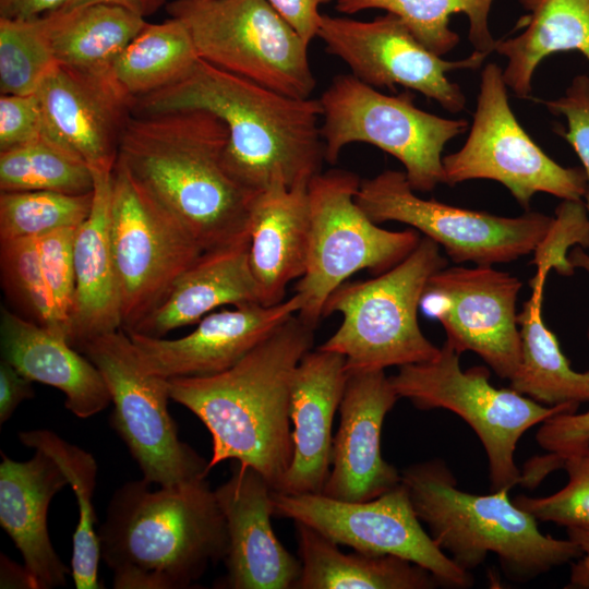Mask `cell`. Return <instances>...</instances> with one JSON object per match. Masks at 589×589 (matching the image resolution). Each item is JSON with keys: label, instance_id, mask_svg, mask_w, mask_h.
<instances>
[{"label": "cell", "instance_id": "cell-16", "mask_svg": "<svg viewBox=\"0 0 589 589\" xmlns=\"http://www.w3.org/2000/svg\"><path fill=\"white\" fill-rule=\"evenodd\" d=\"M317 37L325 50L345 62L363 83L375 88L402 86L453 113L465 109L466 96L447 74L479 69L490 55L473 50L465 59L445 60L392 13L371 21L322 14Z\"/></svg>", "mask_w": 589, "mask_h": 589}, {"label": "cell", "instance_id": "cell-40", "mask_svg": "<svg viewBox=\"0 0 589 589\" xmlns=\"http://www.w3.org/2000/svg\"><path fill=\"white\" fill-rule=\"evenodd\" d=\"M589 249V215L582 201L563 202L556 207L553 221L534 252L537 272L531 281H545L551 269L572 276L575 267L568 259L570 247Z\"/></svg>", "mask_w": 589, "mask_h": 589}, {"label": "cell", "instance_id": "cell-34", "mask_svg": "<svg viewBox=\"0 0 589 589\" xmlns=\"http://www.w3.org/2000/svg\"><path fill=\"white\" fill-rule=\"evenodd\" d=\"M494 0H337L335 9L342 14L377 9L399 17L412 35L428 49L443 57L459 43L449 26L450 16L464 14L469 24L468 38L474 50L491 53L496 40L490 28Z\"/></svg>", "mask_w": 589, "mask_h": 589}, {"label": "cell", "instance_id": "cell-25", "mask_svg": "<svg viewBox=\"0 0 589 589\" xmlns=\"http://www.w3.org/2000/svg\"><path fill=\"white\" fill-rule=\"evenodd\" d=\"M93 204L73 241L74 304L69 344L80 349L89 339L122 328L121 297L110 239L112 170L92 169Z\"/></svg>", "mask_w": 589, "mask_h": 589}, {"label": "cell", "instance_id": "cell-30", "mask_svg": "<svg viewBox=\"0 0 589 589\" xmlns=\"http://www.w3.org/2000/svg\"><path fill=\"white\" fill-rule=\"evenodd\" d=\"M531 287V297L517 314L520 360L509 387L549 407L589 402V371L572 369L556 336L546 327L542 316L544 283Z\"/></svg>", "mask_w": 589, "mask_h": 589}, {"label": "cell", "instance_id": "cell-20", "mask_svg": "<svg viewBox=\"0 0 589 589\" xmlns=\"http://www.w3.org/2000/svg\"><path fill=\"white\" fill-rule=\"evenodd\" d=\"M273 491L259 471L238 460L214 490L228 538L221 588L294 589L301 563L273 530Z\"/></svg>", "mask_w": 589, "mask_h": 589}, {"label": "cell", "instance_id": "cell-46", "mask_svg": "<svg viewBox=\"0 0 589 589\" xmlns=\"http://www.w3.org/2000/svg\"><path fill=\"white\" fill-rule=\"evenodd\" d=\"M34 397L33 382L8 361L0 362V424L5 423L20 404Z\"/></svg>", "mask_w": 589, "mask_h": 589}, {"label": "cell", "instance_id": "cell-42", "mask_svg": "<svg viewBox=\"0 0 589 589\" xmlns=\"http://www.w3.org/2000/svg\"><path fill=\"white\" fill-rule=\"evenodd\" d=\"M536 440L549 454L531 461L534 469L546 477L563 467L566 456L589 448V410L582 413L562 412L546 419L541 423Z\"/></svg>", "mask_w": 589, "mask_h": 589}, {"label": "cell", "instance_id": "cell-35", "mask_svg": "<svg viewBox=\"0 0 589 589\" xmlns=\"http://www.w3.org/2000/svg\"><path fill=\"white\" fill-rule=\"evenodd\" d=\"M94 176L81 158L46 135L0 152V192L91 193Z\"/></svg>", "mask_w": 589, "mask_h": 589}, {"label": "cell", "instance_id": "cell-37", "mask_svg": "<svg viewBox=\"0 0 589 589\" xmlns=\"http://www.w3.org/2000/svg\"><path fill=\"white\" fill-rule=\"evenodd\" d=\"M56 64L44 15L0 17L1 94H35Z\"/></svg>", "mask_w": 589, "mask_h": 589}, {"label": "cell", "instance_id": "cell-13", "mask_svg": "<svg viewBox=\"0 0 589 589\" xmlns=\"http://www.w3.org/2000/svg\"><path fill=\"white\" fill-rule=\"evenodd\" d=\"M356 202L377 225L398 221L423 233L456 264L493 266L516 261L536 250L553 221L542 213L505 217L424 200L399 170L361 180Z\"/></svg>", "mask_w": 589, "mask_h": 589}, {"label": "cell", "instance_id": "cell-41", "mask_svg": "<svg viewBox=\"0 0 589 589\" xmlns=\"http://www.w3.org/2000/svg\"><path fill=\"white\" fill-rule=\"evenodd\" d=\"M76 228L59 229L37 239L46 284L68 342L75 293L73 241Z\"/></svg>", "mask_w": 589, "mask_h": 589}, {"label": "cell", "instance_id": "cell-1", "mask_svg": "<svg viewBox=\"0 0 589 589\" xmlns=\"http://www.w3.org/2000/svg\"><path fill=\"white\" fill-rule=\"evenodd\" d=\"M207 110L228 129L224 167L256 194L309 184L325 160L318 99L294 98L220 70L201 58L177 83L134 100L133 115Z\"/></svg>", "mask_w": 589, "mask_h": 589}, {"label": "cell", "instance_id": "cell-10", "mask_svg": "<svg viewBox=\"0 0 589 589\" xmlns=\"http://www.w3.org/2000/svg\"><path fill=\"white\" fill-rule=\"evenodd\" d=\"M167 10L187 26L202 60L284 95L311 97L309 45L267 0H173Z\"/></svg>", "mask_w": 589, "mask_h": 589}, {"label": "cell", "instance_id": "cell-27", "mask_svg": "<svg viewBox=\"0 0 589 589\" xmlns=\"http://www.w3.org/2000/svg\"><path fill=\"white\" fill-rule=\"evenodd\" d=\"M243 302H260L249 262V243L204 251L163 302L131 332L164 337L178 327L200 322L220 305Z\"/></svg>", "mask_w": 589, "mask_h": 589}, {"label": "cell", "instance_id": "cell-43", "mask_svg": "<svg viewBox=\"0 0 589 589\" xmlns=\"http://www.w3.org/2000/svg\"><path fill=\"white\" fill-rule=\"evenodd\" d=\"M554 116L564 118L558 134L573 147L587 178L585 206L589 215V76L576 75L565 93L555 99H539Z\"/></svg>", "mask_w": 589, "mask_h": 589}, {"label": "cell", "instance_id": "cell-51", "mask_svg": "<svg viewBox=\"0 0 589 589\" xmlns=\"http://www.w3.org/2000/svg\"><path fill=\"white\" fill-rule=\"evenodd\" d=\"M568 259L575 268H580L589 275V253L580 245H575L568 252ZM587 338L589 341V326L587 332Z\"/></svg>", "mask_w": 589, "mask_h": 589}, {"label": "cell", "instance_id": "cell-19", "mask_svg": "<svg viewBox=\"0 0 589 589\" xmlns=\"http://www.w3.org/2000/svg\"><path fill=\"white\" fill-rule=\"evenodd\" d=\"M300 308L301 299L294 293L275 305L243 302L211 313L177 339L125 332L149 372L167 380L206 376L233 366Z\"/></svg>", "mask_w": 589, "mask_h": 589}, {"label": "cell", "instance_id": "cell-44", "mask_svg": "<svg viewBox=\"0 0 589 589\" xmlns=\"http://www.w3.org/2000/svg\"><path fill=\"white\" fill-rule=\"evenodd\" d=\"M43 134V115L36 93L1 94L0 152L32 142Z\"/></svg>", "mask_w": 589, "mask_h": 589}, {"label": "cell", "instance_id": "cell-48", "mask_svg": "<svg viewBox=\"0 0 589 589\" xmlns=\"http://www.w3.org/2000/svg\"><path fill=\"white\" fill-rule=\"evenodd\" d=\"M568 539L575 542L581 556L572 567L568 588H589V526L566 527Z\"/></svg>", "mask_w": 589, "mask_h": 589}, {"label": "cell", "instance_id": "cell-9", "mask_svg": "<svg viewBox=\"0 0 589 589\" xmlns=\"http://www.w3.org/2000/svg\"><path fill=\"white\" fill-rule=\"evenodd\" d=\"M360 178L332 169L316 175L308 185L310 243L306 268L294 293L301 299L297 315L316 328L329 296L353 274L376 275L396 266L418 245L413 229L392 231L372 221L356 202Z\"/></svg>", "mask_w": 589, "mask_h": 589}, {"label": "cell", "instance_id": "cell-21", "mask_svg": "<svg viewBox=\"0 0 589 589\" xmlns=\"http://www.w3.org/2000/svg\"><path fill=\"white\" fill-rule=\"evenodd\" d=\"M399 396L385 370L348 373L333 437L324 495L349 502L375 498L401 482L381 450L382 426Z\"/></svg>", "mask_w": 589, "mask_h": 589}, {"label": "cell", "instance_id": "cell-26", "mask_svg": "<svg viewBox=\"0 0 589 589\" xmlns=\"http://www.w3.org/2000/svg\"><path fill=\"white\" fill-rule=\"evenodd\" d=\"M0 346L3 360L32 382L59 389L65 408L77 418L95 416L111 402L101 373L86 356L64 338L4 306Z\"/></svg>", "mask_w": 589, "mask_h": 589}, {"label": "cell", "instance_id": "cell-45", "mask_svg": "<svg viewBox=\"0 0 589 589\" xmlns=\"http://www.w3.org/2000/svg\"><path fill=\"white\" fill-rule=\"evenodd\" d=\"M278 14L310 46L317 37L322 14L320 7L333 0H267Z\"/></svg>", "mask_w": 589, "mask_h": 589}, {"label": "cell", "instance_id": "cell-22", "mask_svg": "<svg viewBox=\"0 0 589 589\" xmlns=\"http://www.w3.org/2000/svg\"><path fill=\"white\" fill-rule=\"evenodd\" d=\"M347 378L346 359L340 353L317 348L299 362L289 409L293 455L275 492L323 493L332 464L333 421Z\"/></svg>", "mask_w": 589, "mask_h": 589}, {"label": "cell", "instance_id": "cell-32", "mask_svg": "<svg viewBox=\"0 0 589 589\" xmlns=\"http://www.w3.org/2000/svg\"><path fill=\"white\" fill-rule=\"evenodd\" d=\"M199 59L187 26L170 17L156 24L147 22L107 72L119 89L135 100L177 83Z\"/></svg>", "mask_w": 589, "mask_h": 589}, {"label": "cell", "instance_id": "cell-7", "mask_svg": "<svg viewBox=\"0 0 589 589\" xmlns=\"http://www.w3.org/2000/svg\"><path fill=\"white\" fill-rule=\"evenodd\" d=\"M414 95L378 92L356 76L337 74L318 98L325 161L334 165L352 143L373 145L405 168L416 192L433 191L444 181L443 151L468 129L465 119H450L417 107Z\"/></svg>", "mask_w": 589, "mask_h": 589}, {"label": "cell", "instance_id": "cell-4", "mask_svg": "<svg viewBox=\"0 0 589 589\" xmlns=\"http://www.w3.org/2000/svg\"><path fill=\"white\" fill-rule=\"evenodd\" d=\"M130 480L112 494L98 530L116 589H187L224 561V516L207 479L151 490Z\"/></svg>", "mask_w": 589, "mask_h": 589}, {"label": "cell", "instance_id": "cell-2", "mask_svg": "<svg viewBox=\"0 0 589 589\" xmlns=\"http://www.w3.org/2000/svg\"><path fill=\"white\" fill-rule=\"evenodd\" d=\"M228 129L211 111L133 115L118 159L140 188L204 251L249 243L254 194L223 163Z\"/></svg>", "mask_w": 589, "mask_h": 589}, {"label": "cell", "instance_id": "cell-23", "mask_svg": "<svg viewBox=\"0 0 589 589\" xmlns=\"http://www.w3.org/2000/svg\"><path fill=\"white\" fill-rule=\"evenodd\" d=\"M68 485L60 466L44 452L35 449L33 457L24 461L1 452L0 526L39 589L67 586L71 575V567L64 565L52 546L47 522L51 500Z\"/></svg>", "mask_w": 589, "mask_h": 589}, {"label": "cell", "instance_id": "cell-33", "mask_svg": "<svg viewBox=\"0 0 589 589\" xmlns=\"http://www.w3.org/2000/svg\"><path fill=\"white\" fill-rule=\"evenodd\" d=\"M19 438L23 445L49 455L64 472L79 509L72 540L71 577L76 589H103L98 575L101 557L93 503L98 470L94 456L46 429L20 432Z\"/></svg>", "mask_w": 589, "mask_h": 589}, {"label": "cell", "instance_id": "cell-3", "mask_svg": "<svg viewBox=\"0 0 589 589\" xmlns=\"http://www.w3.org/2000/svg\"><path fill=\"white\" fill-rule=\"evenodd\" d=\"M314 330L294 314L233 366L168 380L170 399L193 412L211 433L209 470L238 460L278 489L293 455L292 382L299 362L312 349Z\"/></svg>", "mask_w": 589, "mask_h": 589}, {"label": "cell", "instance_id": "cell-15", "mask_svg": "<svg viewBox=\"0 0 589 589\" xmlns=\"http://www.w3.org/2000/svg\"><path fill=\"white\" fill-rule=\"evenodd\" d=\"M273 503L274 516L310 526L338 545L405 558L429 570L442 587L473 585L472 575L457 566L424 530L402 482L362 502L273 491Z\"/></svg>", "mask_w": 589, "mask_h": 589}, {"label": "cell", "instance_id": "cell-31", "mask_svg": "<svg viewBox=\"0 0 589 589\" xmlns=\"http://www.w3.org/2000/svg\"><path fill=\"white\" fill-rule=\"evenodd\" d=\"M58 64L106 72L115 58L143 29V16L111 3H92L45 14Z\"/></svg>", "mask_w": 589, "mask_h": 589}, {"label": "cell", "instance_id": "cell-12", "mask_svg": "<svg viewBox=\"0 0 589 589\" xmlns=\"http://www.w3.org/2000/svg\"><path fill=\"white\" fill-rule=\"evenodd\" d=\"M507 89L503 69L488 63L480 75L469 134L460 149L443 157V183L493 180L525 209L539 192L581 201L587 192L584 169L564 167L545 154L513 112Z\"/></svg>", "mask_w": 589, "mask_h": 589}, {"label": "cell", "instance_id": "cell-28", "mask_svg": "<svg viewBox=\"0 0 589 589\" xmlns=\"http://www.w3.org/2000/svg\"><path fill=\"white\" fill-rule=\"evenodd\" d=\"M526 14L518 35L498 39L506 58L503 79L518 98H529L537 68L556 52L578 51L589 63V0H520Z\"/></svg>", "mask_w": 589, "mask_h": 589}, {"label": "cell", "instance_id": "cell-49", "mask_svg": "<svg viewBox=\"0 0 589 589\" xmlns=\"http://www.w3.org/2000/svg\"><path fill=\"white\" fill-rule=\"evenodd\" d=\"M0 588L39 589V585L24 564L20 565L1 553Z\"/></svg>", "mask_w": 589, "mask_h": 589}, {"label": "cell", "instance_id": "cell-14", "mask_svg": "<svg viewBox=\"0 0 589 589\" xmlns=\"http://www.w3.org/2000/svg\"><path fill=\"white\" fill-rule=\"evenodd\" d=\"M110 239L124 330L135 328L158 306L204 252L140 188L118 158L112 169Z\"/></svg>", "mask_w": 589, "mask_h": 589}, {"label": "cell", "instance_id": "cell-5", "mask_svg": "<svg viewBox=\"0 0 589 589\" xmlns=\"http://www.w3.org/2000/svg\"><path fill=\"white\" fill-rule=\"evenodd\" d=\"M401 482L429 534L466 572L493 553L509 580L527 582L581 556L570 539L542 533L538 520L510 501L508 489L484 495L459 490L442 459L410 465Z\"/></svg>", "mask_w": 589, "mask_h": 589}, {"label": "cell", "instance_id": "cell-47", "mask_svg": "<svg viewBox=\"0 0 589 589\" xmlns=\"http://www.w3.org/2000/svg\"><path fill=\"white\" fill-rule=\"evenodd\" d=\"M68 0H0V17L34 19L61 9Z\"/></svg>", "mask_w": 589, "mask_h": 589}, {"label": "cell", "instance_id": "cell-6", "mask_svg": "<svg viewBox=\"0 0 589 589\" xmlns=\"http://www.w3.org/2000/svg\"><path fill=\"white\" fill-rule=\"evenodd\" d=\"M446 266L440 245L423 237L390 269L368 280L344 283L323 312V317L341 314V324L317 348L344 356L348 373L434 359L440 348L423 335L418 309L429 278Z\"/></svg>", "mask_w": 589, "mask_h": 589}, {"label": "cell", "instance_id": "cell-11", "mask_svg": "<svg viewBox=\"0 0 589 589\" xmlns=\"http://www.w3.org/2000/svg\"><path fill=\"white\" fill-rule=\"evenodd\" d=\"M80 350L106 382L113 405L110 424L143 479L159 486L205 479L208 460L179 438L168 410V380L145 369L127 332L120 328L99 335Z\"/></svg>", "mask_w": 589, "mask_h": 589}, {"label": "cell", "instance_id": "cell-29", "mask_svg": "<svg viewBox=\"0 0 589 589\" xmlns=\"http://www.w3.org/2000/svg\"><path fill=\"white\" fill-rule=\"evenodd\" d=\"M301 573L294 589H431L440 586L425 568L395 555L359 551L338 544L302 522H294Z\"/></svg>", "mask_w": 589, "mask_h": 589}, {"label": "cell", "instance_id": "cell-24", "mask_svg": "<svg viewBox=\"0 0 589 589\" xmlns=\"http://www.w3.org/2000/svg\"><path fill=\"white\" fill-rule=\"evenodd\" d=\"M308 185L276 183L251 201L249 262L264 305L286 300L288 285L305 272L311 228Z\"/></svg>", "mask_w": 589, "mask_h": 589}, {"label": "cell", "instance_id": "cell-36", "mask_svg": "<svg viewBox=\"0 0 589 589\" xmlns=\"http://www.w3.org/2000/svg\"><path fill=\"white\" fill-rule=\"evenodd\" d=\"M93 191L73 195L53 191L0 192V241L38 239L80 226L89 215Z\"/></svg>", "mask_w": 589, "mask_h": 589}, {"label": "cell", "instance_id": "cell-8", "mask_svg": "<svg viewBox=\"0 0 589 589\" xmlns=\"http://www.w3.org/2000/svg\"><path fill=\"white\" fill-rule=\"evenodd\" d=\"M460 353L447 341L425 362L407 364L389 376L399 396L420 410L443 408L461 417L476 432L486 453L491 490H510L520 483L515 450L522 434L576 404L544 406L509 388H496L485 366L461 370Z\"/></svg>", "mask_w": 589, "mask_h": 589}, {"label": "cell", "instance_id": "cell-17", "mask_svg": "<svg viewBox=\"0 0 589 589\" xmlns=\"http://www.w3.org/2000/svg\"><path fill=\"white\" fill-rule=\"evenodd\" d=\"M522 283L493 266H452L434 273L420 300L458 353L473 351L501 378L518 368L521 338L516 301Z\"/></svg>", "mask_w": 589, "mask_h": 589}, {"label": "cell", "instance_id": "cell-38", "mask_svg": "<svg viewBox=\"0 0 589 589\" xmlns=\"http://www.w3.org/2000/svg\"><path fill=\"white\" fill-rule=\"evenodd\" d=\"M0 272L2 288L16 313L65 339L44 276L37 239L0 241Z\"/></svg>", "mask_w": 589, "mask_h": 589}, {"label": "cell", "instance_id": "cell-50", "mask_svg": "<svg viewBox=\"0 0 589 589\" xmlns=\"http://www.w3.org/2000/svg\"><path fill=\"white\" fill-rule=\"evenodd\" d=\"M166 2L167 0H68L61 10H70L92 3H111L129 9L146 19L156 13Z\"/></svg>", "mask_w": 589, "mask_h": 589}, {"label": "cell", "instance_id": "cell-39", "mask_svg": "<svg viewBox=\"0 0 589 589\" xmlns=\"http://www.w3.org/2000/svg\"><path fill=\"white\" fill-rule=\"evenodd\" d=\"M562 468L568 474V483L562 490L544 497L518 495L513 502L538 521L589 526V448L566 456Z\"/></svg>", "mask_w": 589, "mask_h": 589}, {"label": "cell", "instance_id": "cell-18", "mask_svg": "<svg viewBox=\"0 0 589 589\" xmlns=\"http://www.w3.org/2000/svg\"><path fill=\"white\" fill-rule=\"evenodd\" d=\"M36 95L44 135L91 169H113L134 100L119 89L107 71H83L57 63Z\"/></svg>", "mask_w": 589, "mask_h": 589}]
</instances>
